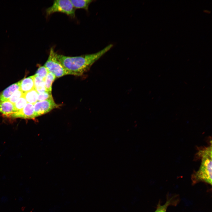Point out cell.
Here are the masks:
<instances>
[{"label":"cell","mask_w":212,"mask_h":212,"mask_svg":"<svg viewBox=\"0 0 212 212\" xmlns=\"http://www.w3.org/2000/svg\"><path fill=\"white\" fill-rule=\"evenodd\" d=\"M14 112V104L9 100L0 101V112L4 115L9 117Z\"/></svg>","instance_id":"9"},{"label":"cell","mask_w":212,"mask_h":212,"mask_svg":"<svg viewBox=\"0 0 212 212\" xmlns=\"http://www.w3.org/2000/svg\"><path fill=\"white\" fill-rule=\"evenodd\" d=\"M75 9L70 0H57L54 1L52 5L46 10V16H49L55 12H61L74 18L75 15Z\"/></svg>","instance_id":"3"},{"label":"cell","mask_w":212,"mask_h":212,"mask_svg":"<svg viewBox=\"0 0 212 212\" xmlns=\"http://www.w3.org/2000/svg\"><path fill=\"white\" fill-rule=\"evenodd\" d=\"M20 89V82L14 83L5 89L0 95V101L9 100L11 96L16 90Z\"/></svg>","instance_id":"7"},{"label":"cell","mask_w":212,"mask_h":212,"mask_svg":"<svg viewBox=\"0 0 212 212\" xmlns=\"http://www.w3.org/2000/svg\"><path fill=\"white\" fill-rule=\"evenodd\" d=\"M110 44L94 53L71 57L56 53V57L67 72L68 74L80 76L113 47Z\"/></svg>","instance_id":"1"},{"label":"cell","mask_w":212,"mask_h":212,"mask_svg":"<svg viewBox=\"0 0 212 212\" xmlns=\"http://www.w3.org/2000/svg\"><path fill=\"white\" fill-rule=\"evenodd\" d=\"M177 200L174 199V197L167 199L165 203L161 205L159 202L157 206L156 210L154 212H166L168 206L171 205H174L177 203Z\"/></svg>","instance_id":"13"},{"label":"cell","mask_w":212,"mask_h":212,"mask_svg":"<svg viewBox=\"0 0 212 212\" xmlns=\"http://www.w3.org/2000/svg\"><path fill=\"white\" fill-rule=\"evenodd\" d=\"M52 73L49 72L44 78V82L46 91L52 92V84L56 78Z\"/></svg>","instance_id":"14"},{"label":"cell","mask_w":212,"mask_h":212,"mask_svg":"<svg viewBox=\"0 0 212 212\" xmlns=\"http://www.w3.org/2000/svg\"><path fill=\"white\" fill-rule=\"evenodd\" d=\"M201 159L198 170L191 176L192 184L202 182L212 185V143L207 147L200 150L196 154Z\"/></svg>","instance_id":"2"},{"label":"cell","mask_w":212,"mask_h":212,"mask_svg":"<svg viewBox=\"0 0 212 212\" xmlns=\"http://www.w3.org/2000/svg\"><path fill=\"white\" fill-rule=\"evenodd\" d=\"M52 98V92L46 91L41 93H38L37 101H43Z\"/></svg>","instance_id":"18"},{"label":"cell","mask_w":212,"mask_h":212,"mask_svg":"<svg viewBox=\"0 0 212 212\" xmlns=\"http://www.w3.org/2000/svg\"><path fill=\"white\" fill-rule=\"evenodd\" d=\"M34 75V88L39 94L46 91L44 79L35 75Z\"/></svg>","instance_id":"10"},{"label":"cell","mask_w":212,"mask_h":212,"mask_svg":"<svg viewBox=\"0 0 212 212\" xmlns=\"http://www.w3.org/2000/svg\"><path fill=\"white\" fill-rule=\"evenodd\" d=\"M38 93L34 88L24 93L23 96L27 103L34 105L37 101Z\"/></svg>","instance_id":"12"},{"label":"cell","mask_w":212,"mask_h":212,"mask_svg":"<svg viewBox=\"0 0 212 212\" xmlns=\"http://www.w3.org/2000/svg\"><path fill=\"white\" fill-rule=\"evenodd\" d=\"M59 105L56 103L53 98L45 100L37 101L34 105L36 117L47 113L54 108L59 107Z\"/></svg>","instance_id":"5"},{"label":"cell","mask_w":212,"mask_h":212,"mask_svg":"<svg viewBox=\"0 0 212 212\" xmlns=\"http://www.w3.org/2000/svg\"><path fill=\"white\" fill-rule=\"evenodd\" d=\"M49 72L48 69L44 65L41 66L38 68L35 75L44 79Z\"/></svg>","instance_id":"17"},{"label":"cell","mask_w":212,"mask_h":212,"mask_svg":"<svg viewBox=\"0 0 212 212\" xmlns=\"http://www.w3.org/2000/svg\"><path fill=\"white\" fill-rule=\"evenodd\" d=\"M74 7L76 9H83L88 11L90 4L93 1L91 0H70Z\"/></svg>","instance_id":"11"},{"label":"cell","mask_w":212,"mask_h":212,"mask_svg":"<svg viewBox=\"0 0 212 212\" xmlns=\"http://www.w3.org/2000/svg\"><path fill=\"white\" fill-rule=\"evenodd\" d=\"M204 12H206V13H208L209 12V13H210V11H208V10H204Z\"/></svg>","instance_id":"19"},{"label":"cell","mask_w":212,"mask_h":212,"mask_svg":"<svg viewBox=\"0 0 212 212\" xmlns=\"http://www.w3.org/2000/svg\"><path fill=\"white\" fill-rule=\"evenodd\" d=\"M20 82V90L23 93L29 92L34 88V75L25 78Z\"/></svg>","instance_id":"8"},{"label":"cell","mask_w":212,"mask_h":212,"mask_svg":"<svg viewBox=\"0 0 212 212\" xmlns=\"http://www.w3.org/2000/svg\"><path fill=\"white\" fill-rule=\"evenodd\" d=\"M44 66L56 77L59 78L68 74L67 72L57 59L56 53L52 47L50 49L48 57Z\"/></svg>","instance_id":"4"},{"label":"cell","mask_w":212,"mask_h":212,"mask_svg":"<svg viewBox=\"0 0 212 212\" xmlns=\"http://www.w3.org/2000/svg\"><path fill=\"white\" fill-rule=\"evenodd\" d=\"M24 93L20 90L16 91L10 97L8 100L14 104L23 95Z\"/></svg>","instance_id":"16"},{"label":"cell","mask_w":212,"mask_h":212,"mask_svg":"<svg viewBox=\"0 0 212 212\" xmlns=\"http://www.w3.org/2000/svg\"><path fill=\"white\" fill-rule=\"evenodd\" d=\"M27 103L26 100L23 95L14 104V113L19 112L22 110Z\"/></svg>","instance_id":"15"},{"label":"cell","mask_w":212,"mask_h":212,"mask_svg":"<svg viewBox=\"0 0 212 212\" xmlns=\"http://www.w3.org/2000/svg\"><path fill=\"white\" fill-rule=\"evenodd\" d=\"M9 117L13 118L33 119L36 117L34 111V105L27 103L21 111L13 113Z\"/></svg>","instance_id":"6"}]
</instances>
